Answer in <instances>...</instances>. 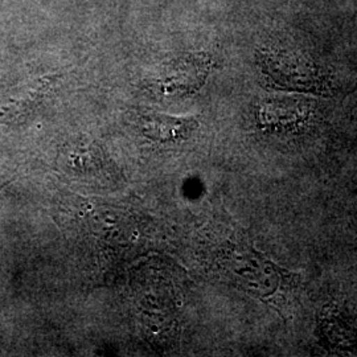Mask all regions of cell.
I'll list each match as a JSON object with an SVG mask.
<instances>
[{
  "label": "cell",
  "instance_id": "6da1fadb",
  "mask_svg": "<svg viewBox=\"0 0 357 357\" xmlns=\"http://www.w3.org/2000/svg\"><path fill=\"white\" fill-rule=\"evenodd\" d=\"M261 73L273 88L312 94L331 93L326 72L298 52L270 50L259 56Z\"/></svg>",
  "mask_w": 357,
  "mask_h": 357
},
{
  "label": "cell",
  "instance_id": "7a4b0ae2",
  "mask_svg": "<svg viewBox=\"0 0 357 357\" xmlns=\"http://www.w3.org/2000/svg\"><path fill=\"white\" fill-rule=\"evenodd\" d=\"M211 61L205 54H188L172 61L163 76V89L168 93H193L200 89L209 73Z\"/></svg>",
  "mask_w": 357,
  "mask_h": 357
},
{
  "label": "cell",
  "instance_id": "3957f363",
  "mask_svg": "<svg viewBox=\"0 0 357 357\" xmlns=\"http://www.w3.org/2000/svg\"><path fill=\"white\" fill-rule=\"evenodd\" d=\"M308 113V107L303 101L271 100L261 105L258 121L261 128L271 131L293 130L306 121Z\"/></svg>",
  "mask_w": 357,
  "mask_h": 357
},
{
  "label": "cell",
  "instance_id": "277c9868",
  "mask_svg": "<svg viewBox=\"0 0 357 357\" xmlns=\"http://www.w3.org/2000/svg\"><path fill=\"white\" fill-rule=\"evenodd\" d=\"M197 128L195 118L174 116L162 113H149L142 118L143 134L153 141L181 142Z\"/></svg>",
  "mask_w": 357,
  "mask_h": 357
}]
</instances>
